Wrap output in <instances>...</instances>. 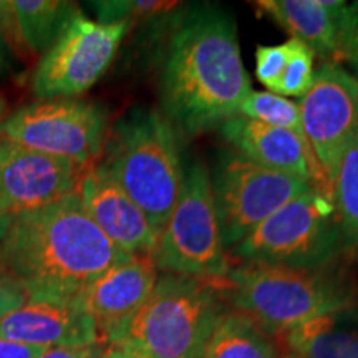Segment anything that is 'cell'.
I'll use <instances>...</instances> for the list:
<instances>
[{
	"label": "cell",
	"mask_w": 358,
	"mask_h": 358,
	"mask_svg": "<svg viewBox=\"0 0 358 358\" xmlns=\"http://www.w3.org/2000/svg\"><path fill=\"white\" fill-rule=\"evenodd\" d=\"M159 103L176 131L196 136L234 118L250 93L232 13L198 2L168 13L161 24Z\"/></svg>",
	"instance_id": "cell-1"
},
{
	"label": "cell",
	"mask_w": 358,
	"mask_h": 358,
	"mask_svg": "<svg viewBox=\"0 0 358 358\" xmlns=\"http://www.w3.org/2000/svg\"><path fill=\"white\" fill-rule=\"evenodd\" d=\"M129 257L83 209L78 192L12 216L0 244V268L29 297L78 301L85 289Z\"/></svg>",
	"instance_id": "cell-2"
},
{
	"label": "cell",
	"mask_w": 358,
	"mask_h": 358,
	"mask_svg": "<svg viewBox=\"0 0 358 358\" xmlns=\"http://www.w3.org/2000/svg\"><path fill=\"white\" fill-rule=\"evenodd\" d=\"M227 301L268 335L287 334L303 322L358 303L357 287L335 266L294 268L244 262L226 275Z\"/></svg>",
	"instance_id": "cell-3"
},
{
	"label": "cell",
	"mask_w": 358,
	"mask_h": 358,
	"mask_svg": "<svg viewBox=\"0 0 358 358\" xmlns=\"http://www.w3.org/2000/svg\"><path fill=\"white\" fill-rule=\"evenodd\" d=\"M100 166L161 232L178 201L185 166L178 131L163 113L133 108L122 116L106 136Z\"/></svg>",
	"instance_id": "cell-4"
},
{
	"label": "cell",
	"mask_w": 358,
	"mask_h": 358,
	"mask_svg": "<svg viewBox=\"0 0 358 358\" xmlns=\"http://www.w3.org/2000/svg\"><path fill=\"white\" fill-rule=\"evenodd\" d=\"M227 306L226 279L164 272L116 343L151 358H201Z\"/></svg>",
	"instance_id": "cell-5"
},
{
	"label": "cell",
	"mask_w": 358,
	"mask_h": 358,
	"mask_svg": "<svg viewBox=\"0 0 358 358\" xmlns=\"http://www.w3.org/2000/svg\"><path fill=\"white\" fill-rule=\"evenodd\" d=\"M231 250L244 262L325 268L345 252V243L334 199L310 187Z\"/></svg>",
	"instance_id": "cell-6"
},
{
	"label": "cell",
	"mask_w": 358,
	"mask_h": 358,
	"mask_svg": "<svg viewBox=\"0 0 358 358\" xmlns=\"http://www.w3.org/2000/svg\"><path fill=\"white\" fill-rule=\"evenodd\" d=\"M153 261L158 271L201 279H226L229 272L209 169L198 158L185 161L178 201L159 232Z\"/></svg>",
	"instance_id": "cell-7"
},
{
	"label": "cell",
	"mask_w": 358,
	"mask_h": 358,
	"mask_svg": "<svg viewBox=\"0 0 358 358\" xmlns=\"http://www.w3.org/2000/svg\"><path fill=\"white\" fill-rule=\"evenodd\" d=\"M209 179L226 249H234L282 206L312 187L302 179L264 168L234 150L219 151Z\"/></svg>",
	"instance_id": "cell-8"
},
{
	"label": "cell",
	"mask_w": 358,
	"mask_h": 358,
	"mask_svg": "<svg viewBox=\"0 0 358 358\" xmlns=\"http://www.w3.org/2000/svg\"><path fill=\"white\" fill-rule=\"evenodd\" d=\"M106 136L105 111L73 98L30 103L0 123V138L38 153L70 159L83 168L103 155Z\"/></svg>",
	"instance_id": "cell-9"
},
{
	"label": "cell",
	"mask_w": 358,
	"mask_h": 358,
	"mask_svg": "<svg viewBox=\"0 0 358 358\" xmlns=\"http://www.w3.org/2000/svg\"><path fill=\"white\" fill-rule=\"evenodd\" d=\"M131 25L101 24L78 12L40 58L32 78L34 95L38 100H57L87 93L108 70Z\"/></svg>",
	"instance_id": "cell-10"
},
{
	"label": "cell",
	"mask_w": 358,
	"mask_h": 358,
	"mask_svg": "<svg viewBox=\"0 0 358 358\" xmlns=\"http://www.w3.org/2000/svg\"><path fill=\"white\" fill-rule=\"evenodd\" d=\"M297 105L303 136L334 186L340 161L358 138V80L338 64L325 62Z\"/></svg>",
	"instance_id": "cell-11"
},
{
	"label": "cell",
	"mask_w": 358,
	"mask_h": 358,
	"mask_svg": "<svg viewBox=\"0 0 358 358\" xmlns=\"http://www.w3.org/2000/svg\"><path fill=\"white\" fill-rule=\"evenodd\" d=\"M87 169L0 138V216L34 211L73 194Z\"/></svg>",
	"instance_id": "cell-12"
},
{
	"label": "cell",
	"mask_w": 358,
	"mask_h": 358,
	"mask_svg": "<svg viewBox=\"0 0 358 358\" xmlns=\"http://www.w3.org/2000/svg\"><path fill=\"white\" fill-rule=\"evenodd\" d=\"M158 280L153 256H129L103 272L78 301L95 322L98 337L116 343L134 313L145 306Z\"/></svg>",
	"instance_id": "cell-13"
},
{
	"label": "cell",
	"mask_w": 358,
	"mask_h": 358,
	"mask_svg": "<svg viewBox=\"0 0 358 358\" xmlns=\"http://www.w3.org/2000/svg\"><path fill=\"white\" fill-rule=\"evenodd\" d=\"M219 129L239 155L264 168L302 179L334 199V186L302 134L268 127L241 115L227 120Z\"/></svg>",
	"instance_id": "cell-14"
},
{
	"label": "cell",
	"mask_w": 358,
	"mask_h": 358,
	"mask_svg": "<svg viewBox=\"0 0 358 358\" xmlns=\"http://www.w3.org/2000/svg\"><path fill=\"white\" fill-rule=\"evenodd\" d=\"M77 192L90 219L116 248L128 256H153L159 232L100 164L83 173Z\"/></svg>",
	"instance_id": "cell-15"
},
{
	"label": "cell",
	"mask_w": 358,
	"mask_h": 358,
	"mask_svg": "<svg viewBox=\"0 0 358 358\" xmlns=\"http://www.w3.org/2000/svg\"><path fill=\"white\" fill-rule=\"evenodd\" d=\"M0 337L35 347H85L101 342L80 301L29 297L0 319Z\"/></svg>",
	"instance_id": "cell-16"
},
{
	"label": "cell",
	"mask_w": 358,
	"mask_h": 358,
	"mask_svg": "<svg viewBox=\"0 0 358 358\" xmlns=\"http://www.w3.org/2000/svg\"><path fill=\"white\" fill-rule=\"evenodd\" d=\"M257 8L292 38L307 45L325 62H338L345 2L329 0H259Z\"/></svg>",
	"instance_id": "cell-17"
},
{
	"label": "cell",
	"mask_w": 358,
	"mask_h": 358,
	"mask_svg": "<svg viewBox=\"0 0 358 358\" xmlns=\"http://www.w3.org/2000/svg\"><path fill=\"white\" fill-rule=\"evenodd\" d=\"M285 343L297 358H358V303L303 322Z\"/></svg>",
	"instance_id": "cell-18"
},
{
	"label": "cell",
	"mask_w": 358,
	"mask_h": 358,
	"mask_svg": "<svg viewBox=\"0 0 358 358\" xmlns=\"http://www.w3.org/2000/svg\"><path fill=\"white\" fill-rule=\"evenodd\" d=\"M201 358H282L266 330L239 310H227L209 338Z\"/></svg>",
	"instance_id": "cell-19"
},
{
	"label": "cell",
	"mask_w": 358,
	"mask_h": 358,
	"mask_svg": "<svg viewBox=\"0 0 358 358\" xmlns=\"http://www.w3.org/2000/svg\"><path fill=\"white\" fill-rule=\"evenodd\" d=\"M20 38L25 50L43 55L80 12L77 3L64 0H13Z\"/></svg>",
	"instance_id": "cell-20"
},
{
	"label": "cell",
	"mask_w": 358,
	"mask_h": 358,
	"mask_svg": "<svg viewBox=\"0 0 358 358\" xmlns=\"http://www.w3.org/2000/svg\"><path fill=\"white\" fill-rule=\"evenodd\" d=\"M334 203L342 226L345 252L358 257V138L338 164L334 181Z\"/></svg>",
	"instance_id": "cell-21"
},
{
	"label": "cell",
	"mask_w": 358,
	"mask_h": 358,
	"mask_svg": "<svg viewBox=\"0 0 358 358\" xmlns=\"http://www.w3.org/2000/svg\"><path fill=\"white\" fill-rule=\"evenodd\" d=\"M237 115L254 120V122L268 124V127L289 129V131L303 136L299 105L290 101L289 98L275 95V93L252 92L250 90L249 95L241 103L239 113Z\"/></svg>",
	"instance_id": "cell-22"
},
{
	"label": "cell",
	"mask_w": 358,
	"mask_h": 358,
	"mask_svg": "<svg viewBox=\"0 0 358 358\" xmlns=\"http://www.w3.org/2000/svg\"><path fill=\"white\" fill-rule=\"evenodd\" d=\"M285 43H287L289 50L287 64H285L284 73H282L274 93L284 98H302L310 90L313 78H315V70H313L315 53L307 45L295 38H289Z\"/></svg>",
	"instance_id": "cell-23"
},
{
	"label": "cell",
	"mask_w": 358,
	"mask_h": 358,
	"mask_svg": "<svg viewBox=\"0 0 358 358\" xmlns=\"http://www.w3.org/2000/svg\"><path fill=\"white\" fill-rule=\"evenodd\" d=\"M98 22L101 24H118L143 19L155 20L158 17L176 10L178 2H161V0H116V2H93Z\"/></svg>",
	"instance_id": "cell-24"
},
{
	"label": "cell",
	"mask_w": 358,
	"mask_h": 358,
	"mask_svg": "<svg viewBox=\"0 0 358 358\" xmlns=\"http://www.w3.org/2000/svg\"><path fill=\"white\" fill-rule=\"evenodd\" d=\"M287 43L280 45H259L256 50V77L268 92L274 93L279 80L287 64Z\"/></svg>",
	"instance_id": "cell-25"
},
{
	"label": "cell",
	"mask_w": 358,
	"mask_h": 358,
	"mask_svg": "<svg viewBox=\"0 0 358 358\" xmlns=\"http://www.w3.org/2000/svg\"><path fill=\"white\" fill-rule=\"evenodd\" d=\"M29 301V294L13 277L0 268V319Z\"/></svg>",
	"instance_id": "cell-26"
},
{
	"label": "cell",
	"mask_w": 358,
	"mask_h": 358,
	"mask_svg": "<svg viewBox=\"0 0 358 358\" xmlns=\"http://www.w3.org/2000/svg\"><path fill=\"white\" fill-rule=\"evenodd\" d=\"M0 38L3 40V43L7 45L10 52H13V48H15V52L25 50L20 38L15 10H13L12 2H6V0L0 2Z\"/></svg>",
	"instance_id": "cell-27"
},
{
	"label": "cell",
	"mask_w": 358,
	"mask_h": 358,
	"mask_svg": "<svg viewBox=\"0 0 358 358\" xmlns=\"http://www.w3.org/2000/svg\"><path fill=\"white\" fill-rule=\"evenodd\" d=\"M108 343L96 342L85 347H52L40 358H103Z\"/></svg>",
	"instance_id": "cell-28"
},
{
	"label": "cell",
	"mask_w": 358,
	"mask_h": 358,
	"mask_svg": "<svg viewBox=\"0 0 358 358\" xmlns=\"http://www.w3.org/2000/svg\"><path fill=\"white\" fill-rule=\"evenodd\" d=\"M48 348L27 345L0 337V358H40Z\"/></svg>",
	"instance_id": "cell-29"
},
{
	"label": "cell",
	"mask_w": 358,
	"mask_h": 358,
	"mask_svg": "<svg viewBox=\"0 0 358 358\" xmlns=\"http://www.w3.org/2000/svg\"><path fill=\"white\" fill-rule=\"evenodd\" d=\"M340 50L343 45H347L352 40L358 38V2H353L350 6H345L342 13V35H340ZM340 55V53H338Z\"/></svg>",
	"instance_id": "cell-30"
},
{
	"label": "cell",
	"mask_w": 358,
	"mask_h": 358,
	"mask_svg": "<svg viewBox=\"0 0 358 358\" xmlns=\"http://www.w3.org/2000/svg\"><path fill=\"white\" fill-rule=\"evenodd\" d=\"M103 358H151L148 357L145 352H141L140 348L129 345V343H110L106 347Z\"/></svg>",
	"instance_id": "cell-31"
},
{
	"label": "cell",
	"mask_w": 358,
	"mask_h": 358,
	"mask_svg": "<svg viewBox=\"0 0 358 358\" xmlns=\"http://www.w3.org/2000/svg\"><path fill=\"white\" fill-rule=\"evenodd\" d=\"M340 60H347L348 64L353 65V69L358 70V38L352 40V42H348L347 45H343L338 55V62Z\"/></svg>",
	"instance_id": "cell-32"
},
{
	"label": "cell",
	"mask_w": 358,
	"mask_h": 358,
	"mask_svg": "<svg viewBox=\"0 0 358 358\" xmlns=\"http://www.w3.org/2000/svg\"><path fill=\"white\" fill-rule=\"evenodd\" d=\"M10 55L12 52L8 50V47L3 43V40L0 38V77L8 70L10 66Z\"/></svg>",
	"instance_id": "cell-33"
},
{
	"label": "cell",
	"mask_w": 358,
	"mask_h": 358,
	"mask_svg": "<svg viewBox=\"0 0 358 358\" xmlns=\"http://www.w3.org/2000/svg\"><path fill=\"white\" fill-rule=\"evenodd\" d=\"M10 219H12V216H0V244H2L3 237H6V232H7L8 224H10Z\"/></svg>",
	"instance_id": "cell-34"
},
{
	"label": "cell",
	"mask_w": 358,
	"mask_h": 358,
	"mask_svg": "<svg viewBox=\"0 0 358 358\" xmlns=\"http://www.w3.org/2000/svg\"><path fill=\"white\" fill-rule=\"evenodd\" d=\"M282 358H297L295 355H292V353H289V355H284Z\"/></svg>",
	"instance_id": "cell-35"
},
{
	"label": "cell",
	"mask_w": 358,
	"mask_h": 358,
	"mask_svg": "<svg viewBox=\"0 0 358 358\" xmlns=\"http://www.w3.org/2000/svg\"><path fill=\"white\" fill-rule=\"evenodd\" d=\"M355 73H357V75H355V78L358 80V70H355Z\"/></svg>",
	"instance_id": "cell-36"
}]
</instances>
